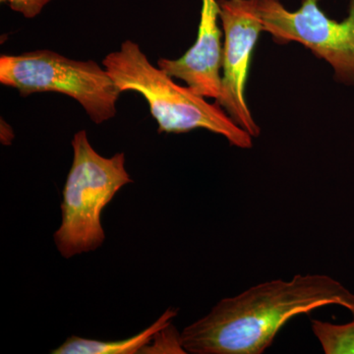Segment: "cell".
<instances>
[{"label": "cell", "instance_id": "6da1fadb", "mask_svg": "<svg viewBox=\"0 0 354 354\" xmlns=\"http://www.w3.org/2000/svg\"><path fill=\"white\" fill-rule=\"evenodd\" d=\"M337 305L354 316V293L322 274L272 279L223 298L206 316L184 328L181 344L192 354H261L288 321Z\"/></svg>", "mask_w": 354, "mask_h": 354}, {"label": "cell", "instance_id": "7a4b0ae2", "mask_svg": "<svg viewBox=\"0 0 354 354\" xmlns=\"http://www.w3.org/2000/svg\"><path fill=\"white\" fill-rule=\"evenodd\" d=\"M102 65L121 93L135 92L148 102L158 133L181 134L204 129L221 135L230 146L251 149L253 137L239 127L218 104H209L189 87L174 82L165 70L151 64L139 44L123 41Z\"/></svg>", "mask_w": 354, "mask_h": 354}, {"label": "cell", "instance_id": "3957f363", "mask_svg": "<svg viewBox=\"0 0 354 354\" xmlns=\"http://www.w3.org/2000/svg\"><path fill=\"white\" fill-rule=\"evenodd\" d=\"M73 162L62 195V223L53 235L58 252L69 259L100 248L106 239L102 213L116 193L133 180L124 153L102 157L80 130L72 140Z\"/></svg>", "mask_w": 354, "mask_h": 354}, {"label": "cell", "instance_id": "277c9868", "mask_svg": "<svg viewBox=\"0 0 354 354\" xmlns=\"http://www.w3.org/2000/svg\"><path fill=\"white\" fill-rule=\"evenodd\" d=\"M0 83L21 97L36 93H59L72 97L95 124L118 113L121 92L109 72L93 60L81 62L48 50L0 57Z\"/></svg>", "mask_w": 354, "mask_h": 354}, {"label": "cell", "instance_id": "5b68a950", "mask_svg": "<svg viewBox=\"0 0 354 354\" xmlns=\"http://www.w3.org/2000/svg\"><path fill=\"white\" fill-rule=\"evenodd\" d=\"M321 0H301L291 11L281 0H255L263 30L279 44L298 43L332 67L334 79L354 85V0L348 17L337 21L326 15Z\"/></svg>", "mask_w": 354, "mask_h": 354}, {"label": "cell", "instance_id": "8992f818", "mask_svg": "<svg viewBox=\"0 0 354 354\" xmlns=\"http://www.w3.org/2000/svg\"><path fill=\"white\" fill-rule=\"evenodd\" d=\"M225 43L221 64V88L218 104L227 115L253 138L261 127L254 120L245 99V88L254 48L263 30L255 0H218Z\"/></svg>", "mask_w": 354, "mask_h": 354}, {"label": "cell", "instance_id": "52a82bcc", "mask_svg": "<svg viewBox=\"0 0 354 354\" xmlns=\"http://www.w3.org/2000/svg\"><path fill=\"white\" fill-rule=\"evenodd\" d=\"M195 44L176 59L160 58L158 66L172 78L184 81L193 92L206 99H218L221 88L223 48L218 0H201Z\"/></svg>", "mask_w": 354, "mask_h": 354}, {"label": "cell", "instance_id": "ba28073f", "mask_svg": "<svg viewBox=\"0 0 354 354\" xmlns=\"http://www.w3.org/2000/svg\"><path fill=\"white\" fill-rule=\"evenodd\" d=\"M177 315L176 309H169L153 325L138 335L121 341L102 342L97 339L71 335L59 346L51 351L53 354H134L142 353L150 344L153 335L171 325Z\"/></svg>", "mask_w": 354, "mask_h": 354}, {"label": "cell", "instance_id": "9c48e42d", "mask_svg": "<svg viewBox=\"0 0 354 354\" xmlns=\"http://www.w3.org/2000/svg\"><path fill=\"white\" fill-rule=\"evenodd\" d=\"M311 330L325 354H354V320L333 324L311 320Z\"/></svg>", "mask_w": 354, "mask_h": 354}, {"label": "cell", "instance_id": "30bf717a", "mask_svg": "<svg viewBox=\"0 0 354 354\" xmlns=\"http://www.w3.org/2000/svg\"><path fill=\"white\" fill-rule=\"evenodd\" d=\"M185 353L181 344L180 334H177L171 325L167 326L153 335L152 341L144 348L142 353Z\"/></svg>", "mask_w": 354, "mask_h": 354}, {"label": "cell", "instance_id": "8fae6325", "mask_svg": "<svg viewBox=\"0 0 354 354\" xmlns=\"http://www.w3.org/2000/svg\"><path fill=\"white\" fill-rule=\"evenodd\" d=\"M16 12L22 14L27 19L37 17L43 11L44 7L51 0H0Z\"/></svg>", "mask_w": 354, "mask_h": 354}, {"label": "cell", "instance_id": "7c38bea8", "mask_svg": "<svg viewBox=\"0 0 354 354\" xmlns=\"http://www.w3.org/2000/svg\"><path fill=\"white\" fill-rule=\"evenodd\" d=\"M14 138L13 130L6 121L1 120V142L4 145H9Z\"/></svg>", "mask_w": 354, "mask_h": 354}]
</instances>
